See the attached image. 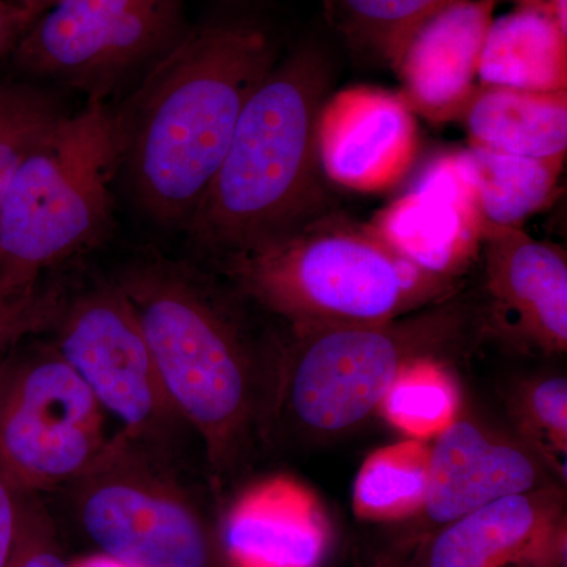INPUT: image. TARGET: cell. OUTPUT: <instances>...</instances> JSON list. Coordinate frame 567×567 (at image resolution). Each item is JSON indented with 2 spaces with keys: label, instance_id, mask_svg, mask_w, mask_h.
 I'll use <instances>...</instances> for the list:
<instances>
[{
  "label": "cell",
  "instance_id": "1f68e13d",
  "mask_svg": "<svg viewBox=\"0 0 567 567\" xmlns=\"http://www.w3.org/2000/svg\"><path fill=\"white\" fill-rule=\"evenodd\" d=\"M73 567H126L121 563L114 561V559L99 555V557L87 558L84 561L78 563Z\"/></svg>",
  "mask_w": 567,
  "mask_h": 567
},
{
  "label": "cell",
  "instance_id": "7402d4cb",
  "mask_svg": "<svg viewBox=\"0 0 567 567\" xmlns=\"http://www.w3.org/2000/svg\"><path fill=\"white\" fill-rule=\"evenodd\" d=\"M457 0H327L331 24L350 47L393 66L421 28Z\"/></svg>",
  "mask_w": 567,
  "mask_h": 567
},
{
  "label": "cell",
  "instance_id": "cb8c5ba5",
  "mask_svg": "<svg viewBox=\"0 0 567 567\" xmlns=\"http://www.w3.org/2000/svg\"><path fill=\"white\" fill-rule=\"evenodd\" d=\"M65 114L59 100L39 85L0 84V204L22 159Z\"/></svg>",
  "mask_w": 567,
  "mask_h": 567
},
{
  "label": "cell",
  "instance_id": "f1b7e54d",
  "mask_svg": "<svg viewBox=\"0 0 567 567\" xmlns=\"http://www.w3.org/2000/svg\"><path fill=\"white\" fill-rule=\"evenodd\" d=\"M33 21L32 14L18 0H0V61L11 54Z\"/></svg>",
  "mask_w": 567,
  "mask_h": 567
},
{
  "label": "cell",
  "instance_id": "6da1fadb",
  "mask_svg": "<svg viewBox=\"0 0 567 567\" xmlns=\"http://www.w3.org/2000/svg\"><path fill=\"white\" fill-rule=\"evenodd\" d=\"M107 275L203 447L208 480L237 483L270 447L287 331L200 259L142 251Z\"/></svg>",
  "mask_w": 567,
  "mask_h": 567
},
{
  "label": "cell",
  "instance_id": "e0dca14e",
  "mask_svg": "<svg viewBox=\"0 0 567 567\" xmlns=\"http://www.w3.org/2000/svg\"><path fill=\"white\" fill-rule=\"evenodd\" d=\"M470 144L540 159H566L567 91L480 85L462 114Z\"/></svg>",
  "mask_w": 567,
  "mask_h": 567
},
{
  "label": "cell",
  "instance_id": "52a82bcc",
  "mask_svg": "<svg viewBox=\"0 0 567 567\" xmlns=\"http://www.w3.org/2000/svg\"><path fill=\"white\" fill-rule=\"evenodd\" d=\"M185 466L118 431L69 486L85 537L126 567H207L210 540Z\"/></svg>",
  "mask_w": 567,
  "mask_h": 567
},
{
  "label": "cell",
  "instance_id": "83f0119b",
  "mask_svg": "<svg viewBox=\"0 0 567 567\" xmlns=\"http://www.w3.org/2000/svg\"><path fill=\"white\" fill-rule=\"evenodd\" d=\"M21 494L0 473V567L9 566L18 528H20Z\"/></svg>",
  "mask_w": 567,
  "mask_h": 567
},
{
  "label": "cell",
  "instance_id": "8fae6325",
  "mask_svg": "<svg viewBox=\"0 0 567 567\" xmlns=\"http://www.w3.org/2000/svg\"><path fill=\"white\" fill-rule=\"evenodd\" d=\"M425 274L454 282L480 256L484 221L465 151L439 153L368 224Z\"/></svg>",
  "mask_w": 567,
  "mask_h": 567
},
{
  "label": "cell",
  "instance_id": "ffe728a7",
  "mask_svg": "<svg viewBox=\"0 0 567 567\" xmlns=\"http://www.w3.org/2000/svg\"><path fill=\"white\" fill-rule=\"evenodd\" d=\"M465 153L481 213L491 226L520 227L558 193L565 159L529 158L472 144Z\"/></svg>",
  "mask_w": 567,
  "mask_h": 567
},
{
  "label": "cell",
  "instance_id": "484cf974",
  "mask_svg": "<svg viewBox=\"0 0 567 567\" xmlns=\"http://www.w3.org/2000/svg\"><path fill=\"white\" fill-rule=\"evenodd\" d=\"M7 567H73L63 555L41 495L21 494L20 528Z\"/></svg>",
  "mask_w": 567,
  "mask_h": 567
},
{
  "label": "cell",
  "instance_id": "8992f818",
  "mask_svg": "<svg viewBox=\"0 0 567 567\" xmlns=\"http://www.w3.org/2000/svg\"><path fill=\"white\" fill-rule=\"evenodd\" d=\"M118 151L115 111L89 100L22 159L0 204V297L32 293L44 275L103 241Z\"/></svg>",
  "mask_w": 567,
  "mask_h": 567
},
{
  "label": "cell",
  "instance_id": "ba28073f",
  "mask_svg": "<svg viewBox=\"0 0 567 567\" xmlns=\"http://www.w3.org/2000/svg\"><path fill=\"white\" fill-rule=\"evenodd\" d=\"M59 281L41 338L87 383L104 412L121 421L122 431L185 466L196 435L167 393L121 287L110 275Z\"/></svg>",
  "mask_w": 567,
  "mask_h": 567
},
{
  "label": "cell",
  "instance_id": "4dcf8cb0",
  "mask_svg": "<svg viewBox=\"0 0 567 567\" xmlns=\"http://www.w3.org/2000/svg\"><path fill=\"white\" fill-rule=\"evenodd\" d=\"M18 2L32 14L33 20H37L40 14L50 10L51 7H54L55 3L61 2V0H18Z\"/></svg>",
  "mask_w": 567,
  "mask_h": 567
},
{
  "label": "cell",
  "instance_id": "5b68a950",
  "mask_svg": "<svg viewBox=\"0 0 567 567\" xmlns=\"http://www.w3.org/2000/svg\"><path fill=\"white\" fill-rule=\"evenodd\" d=\"M483 333L481 306L453 295L388 322L287 331L270 447L353 431L406 364L465 352Z\"/></svg>",
  "mask_w": 567,
  "mask_h": 567
},
{
  "label": "cell",
  "instance_id": "7c38bea8",
  "mask_svg": "<svg viewBox=\"0 0 567 567\" xmlns=\"http://www.w3.org/2000/svg\"><path fill=\"white\" fill-rule=\"evenodd\" d=\"M316 136L327 182L358 193L394 188L410 174L420 145L415 112L401 93L369 85L330 93Z\"/></svg>",
  "mask_w": 567,
  "mask_h": 567
},
{
  "label": "cell",
  "instance_id": "ac0fdd59",
  "mask_svg": "<svg viewBox=\"0 0 567 567\" xmlns=\"http://www.w3.org/2000/svg\"><path fill=\"white\" fill-rule=\"evenodd\" d=\"M555 506L557 495L547 486L477 507L436 536L429 567H496L536 539Z\"/></svg>",
  "mask_w": 567,
  "mask_h": 567
},
{
  "label": "cell",
  "instance_id": "9a60e30c",
  "mask_svg": "<svg viewBox=\"0 0 567 567\" xmlns=\"http://www.w3.org/2000/svg\"><path fill=\"white\" fill-rule=\"evenodd\" d=\"M496 0H457L439 11L406 43L393 69L399 92L415 115L457 121L475 95L481 52Z\"/></svg>",
  "mask_w": 567,
  "mask_h": 567
},
{
  "label": "cell",
  "instance_id": "f546056e",
  "mask_svg": "<svg viewBox=\"0 0 567 567\" xmlns=\"http://www.w3.org/2000/svg\"><path fill=\"white\" fill-rule=\"evenodd\" d=\"M518 6L532 7L548 14L567 33V0H517Z\"/></svg>",
  "mask_w": 567,
  "mask_h": 567
},
{
  "label": "cell",
  "instance_id": "603a6c76",
  "mask_svg": "<svg viewBox=\"0 0 567 567\" xmlns=\"http://www.w3.org/2000/svg\"><path fill=\"white\" fill-rule=\"evenodd\" d=\"M379 410L410 439H435L461 413L457 380L445 360L420 358L402 369Z\"/></svg>",
  "mask_w": 567,
  "mask_h": 567
},
{
  "label": "cell",
  "instance_id": "30bf717a",
  "mask_svg": "<svg viewBox=\"0 0 567 567\" xmlns=\"http://www.w3.org/2000/svg\"><path fill=\"white\" fill-rule=\"evenodd\" d=\"M185 32V0H61L32 22L11 62L35 80L106 102Z\"/></svg>",
  "mask_w": 567,
  "mask_h": 567
},
{
  "label": "cell",
  "instance_id": "4fadbf2b",
  "mask_svg": "<svg viewBox=\"0 0 567 567\" xmlns=\"http://www.w3.org/2000/svg\"><path fill=\"white\" fill-rule=\"evenodd\" d=\"M484 331L502 330L544 353L567 350V262L557 246L522 227L484 229Z\"/></svg>",
  "mask_w": 567,
  "mask_h": 567
},
{
  "label": "cell",
  "instance_id": "9c48e42d",
  "mask_svg": "<svg viewBox=\"0 0 567 567\" xmlns=\"http://www.w3.org/2000/svg\"><path fill=\"white\" fill-rule=\"evenodd\" d=\"M107 440L102 404L48 339L10 347L0 363V473L18 494L69 486Z\"/></svg>",
  "mask_w": 567,
  "mask_h": 567
},
{
  "label": "cell",
  "instance_id": "4316f807",
  "mask_svg": "<svg viewBox=\"0 0 567 567\" xmlns=\"http://www.w3.org/2000/svg\"><path fill=\"white\" fill-rule=\"evenodd\" d=\"M59 295V279L41 281L37 290L22 297H0V350L22 339L40 336L50 322Z\"/></svg>",
  "mask_w": 567,
  "mask_h": 567
},
{
  "label": "cell",
  "instance_id": "3957f363",
  "mask_svg": "<svg viewBox=\"0 0 567 567\" xmlns=\"http://www.w3.org/2000/svg\"><path fill=\"white\" fill-rule=\"evenodd\" d=\"M331 81L328 55L305 43L257 85L185 227L200 260L218 262L333 210L316 136Z\"/></svg>",
  "mask_w": 567,
  "mask_h": 567
},
{
  "label": "cell",
  "instance_id": "44dd1931",
  "mask_svg": "<svg viewBox=\"0 0 567 567\" xmlns=\"http://www.w3.org/2000/svg\"><path fill=\"white\" fill-rule=\"evenodd\" d=\"M431 473V446L409 439L374 451L361 465L353 487L360 516L398 518L424 506Z\"/></svg>",
  "mask_w": 567,
  "mask_h": 567
},
{
  "label": "cell",
  "instance_id": "2e32d148",
  "mask_svg": "<svg viewBox=\"0 0 567 567\" xmlns=\"http://www.w3.org/2000/svg\"><path fill=\"white\" fill-rule=\"evenodd\" d=\"M224 543L235 567H316L327 527L316 495L289 475L252 481L235 498Z\"/></svg>",
  "mask_w": 567,
  "mask_h": 567
},
{
  "label": "cell",
  "instance_id": "277c9868",
  "mask_svg": "<svg viewBox=\"0 0 567 567\" xmlns=\"http://www.w3.org/2000/svg\"><path fill=\"white\" fill-rule=\"evenodd\" d=\"M207 265L289 333L388 322L445 300L454 287L334 210Z\"/></svg>",
  "mask_w": 567,
  "mask_h": 567
},
{
  "label": "cell",
  "instance_id": "7a4b0ae2",
  "mask_svg": "<svg viewBox=\"0 0 567 567\" xmlns=\"http://www.w3.org/2000/svg\"><path fill=\"white\" fill-rule=\"evenodd\" d=\"M278 62L259 25L215 22L183 33L115 111L123 171L142 212L186 227L218 173L251 93Z\"/></svg>",
  "mask_w": 567,
  "mask_h": 567
},
{
  "label": "cell",
  "instance_id": "d6986e66",
  "mask_svg": "<svg viewBox=\"0 0 567 567\" xmlns=\"http://www.w3.org/2000/svg\"><path fill=\"white\" fill-rule=\"evenodd\" d=\"M477 85L529 92L567 91V33L544 11L518 6L494 18Z\"/></svg>",
  "mask_w": 567,
  "mask_h": 567
},
{
  "label": "cell",
  "instance_id": "d4e9b609",
  "mask_svg": "<svg viewBox=\"0 0 567 567\" xmlns=\"http://www.w3.org/2000/svg\"><path fill=\"white\" fill-rule=\"evenodd\" d=\"M514 415L518 427L533 443L540 457L550 456L559 466L557 456H566L567 447V380L546 377L517 391Z\"/></svg>",
  "mask_w": 567,
  "mask_h": 567
},
{
  "label": "cell",
  "instance_id": "5bb4252c",
  "mask_svg": "<svg viewBox=\"0 0 567 567\" xmlns=\"http://www.w3.org/2000/svg\"><path fill=\"white\" fill-rule=\"evenodd\" d=\"M546 466L527 442L458 415L431 446L425 514L447 525L503 496L547 487Z\"/></svg>",
  "mask_w": 567,
  "mask_h": 567
}]
</instances>
